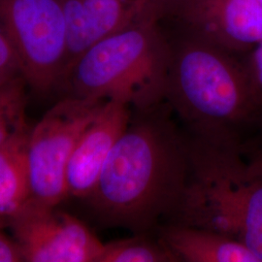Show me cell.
<instances>
[{
  "label": "cell",
  "instance_id": "277c9868",
  "mask_svg": "<svg viewBox=\"0 0 262 262\" xmlns=\"http://www.w3.org/2000/svg\"><path fill=\"white\" fill-rule=\"evenodd\" d=\"M171 43L166 100L196 134L236 137L262 122L243 58L185 35Z\"/></svg>",
  "mask_w": 262,
  "mask_h": 262
},
{
  "label": "cell",
  "instance_id": "2e32d148",
  "mask_svg": "<svg viewBox=\"0 0 262 262\" xmlns=\"http://www.w3.org/2000/svg\"><path fill=\"white\" fill-rule=\"evenodd\" d=\"M243 59L253 94L262 110V40L251 52L244 55Z\"/></svg>",
  "mask_w": 262,
  "mask_h": 262
},
{
  "label": "cell",
  "instance_id": "5b68a950",
  "mask_svg": "<svg viewBox=\"0 0 262 262\" xmlns=\"http://www.w3.org/2000/svg\"><path fill=\"white\" fill-rule=\"evenodd\" d=\"M0 28L15 48L28 86L57 91L66 64V20L58 0H0Z\"/></svg>",
  "mask_w": 262,
  "mask_h": 262
},
{
  "label": "cell",
  "instance_id": "3957f363",
  "mask_svg": "<svg viewBox=\"0 0 262 262\" xmlns=\"http://www.w3.org/2000/svg\"><path fill=\"white\" fill-rule=\"evenodd\" d=\"M171 38L156 19L142 16L104 38L68 70L57 91L79 98L119 100L138 113L166 100Z\"/></svg>",
  "mask_w": 262,
  "mask_h": 262
},
{
  "label": "cell",
  "instance_id": "8992f818",
  "mask_svg": "<svg viewBox=\"0 0 262 262\" xmlns=\"http://www.w3.org/2000/svg\"><path fill=\"white\" fill-rule=\"evenodd\" d=\"M105 101L64 95L31 127L28 146L30 198L51 205L68 198V162Z\"/></svg>",
  "mask_w": 262,
  "mask_h": 262
},
{
  "label": "cell",
  "instance_id": "6da1fadb",
  "mask_svg": "<svg viewBox=\"0 0 262 262\" xmlns=\"http://www.w3.org/2000/svg\"><path fill=\"white\" fill-rule=\"evenodd\" d=\"M154 110L131 121L85 198L105 225L144 232L173 214L183 194L188 174L187 139Z\"/></svg>",
  "mask_w": 262,
  "mask_h": 262
},
{
  "label": "cell",
  "instance_id": "ba28073f",
  "mask_svg": "<svg viewBox=\"0 0 262 262\" xmlns=\"http://www.w3.org/2000/svg\"><path fill=\"white\" fill-rule=\"evenodd\" d=\"M57 205L32 198L5 222L28 262H98L102 243Z\"/></svg>",
  "mask_w": 262,
  "mask_h": 262
},
{
  "label": "cell",
  "instance_id": "ffe728a7",
  "mask_svg": "<svg viewBox=\"0 0 262 262\" xmlns=\"http://www.w3.org/2000/svg\"><path fill=\"white\" fill-rule=\"evenodd\" d=\"M257 2L259 3V5L262 7V0H257Z\"/></svg>",
  "mask_w": 262,
  "mask_h": 262
},
{
  "label": "cell",
  "instance_id": "ac0fdd59",
  "mask_svg": "<svg viewBox=\"0 0 262 262\" xmlns=\"http://www.w3.org/2000/svg\"><path fill=\"white\" fill-rule=\"evenodd\" d=\"M248 168L253 174L262 175V150L253 151V155L248 161Z\"/></svg>",
  "mask_w": 262,
  "mask_h": 262
},
{
  "label": "cell",
  "instance_id": "5bb4252c",
  "mask_svg": "<svg viewBox=\"0 0 262 262\" xmlns=\"http://www.w3.org/2000/svg\"><path fill=\"white\" fill-rule=\"evenodd\" d=\"M27 88L23 76L0 83V145L28 124L25 118Z\"/></svg>",
  "mask_w": 262,
  "mask_h": 262
},
{
  "label": "cell",
  "instance_id": "8fae6325",
  "mask_svg": "<svg viewBox=\"0 0 262 262\" xmlns=\"http://www.w3.org/2000/svg\"><path fill=\"white\" fill-rule=\"evenodd\" d=\"M159 241L176 261L259 262L239 241L195 226L174 223L163 229Z\"/></svg>",
  "mask_w": 262,
  "mask_h": 262
},
{
  "label": "cell",
  "instance_id": "9c48e42d",
  "mask_svg": "<svg viewBox=\"0 0 262 262\" xmlns=\"http://www.w3.org/2000/svg\"><path fill=\"white\" fill-rule=\"evenodd\" d=\"M131 122V108L119 100H106L76 144L66 170L68 197L85 199L97 183L114 146Z\"/></svg>",
  "mask_w": 262,
  "mask_h": 262
},
{
  "label": "cell",
  "instance_id": "44dd1931",
  "mask_svg": "<svg viewBox=\"0 0 262 262\" xmlns=\"http://www.w3.org/2000/svg\"><path fill=\"white\" fill-rule=\"evenodd\" d=\"M0 225H3V223H1V222H0Z\"/></svg>",
  "mask_w": 262,
  "mask_h": 262
},
{
  "label": "cell",
  "instance_id": "d6986e66",
  "mask_svg": "<svg viewBox=\"0 0 262 262\" xmlns=\"http://www.w3.org/2000/svg\"><path fill=\"white\" fill-rule=\"evenodd\" d=\"M254 143H255L256 145H258V148H257L256 150H254V151H256V150H262V130L261 133H260V135H259V138H258V142H254Z\"/></svg>",
  "mask_w": 262,
  "mask_h": 262
},
{
  "label": "cell",
  "instance_id": "7a4b0ae2",
  "mask_svg": "<svg viewBox=\"0 0 262 262\" xmlns=\"http://www.w3.org/2000/svg\"><path fill=\"white\" fill-rule=\"evenodd\" d=\"M187 141L188 174L175 223L228 236L262 262V175L250 172L236 137Z\"/></svg>",
  "mask_w": 262,
  "mask_h": 262
},
{
  "label": "cell",
  "instance_id": "52a82bcc",
  "mask_svg": "<svg viewBox=\"0 0 262 262\" xmlns=\"http://www.w3.org/2000/svg\"><path fill=\"white\" fill-rule=\"evenodd\" d=\"M142 16L173 24L177 34L196 38L238 56L262 40L257 0H143Z\"/></svg>",
  "mask_w": 262,
  "mask_h": 262
},
{
  "label": "cell",
  "instance_id": "4fadbf2b",
  "mask_svg": "<svg viewBox=\"0 0 262 262\" xmlns=\"http://www.w3.org/2000/svg\"><path fill=\"white\" fill-rule=\"evenodd\" d=\"M175 257L161 244L142 236L104 243L98 262H175Z\"/></svg>",
  "mask_w": 262,
  "mask_h": 262
},
{
  "label": "cell",
  "instance_id": "e0dca14e",
  "mask_svg": "<svg viewBox=\"0 0 262 262\" xmlns=\"http://www.w3.org/2000/svg\"><path fill=\"white\" fill-rule=\"evenodd\" d=\"M0 225V262L25 261L24 253L14 237L1 230Z\"/></svg>",
  "mask_w": 262,
  "mask_h": 262
},
{
  "label": "cell",
  "instance_id": "7c38bea8",
  "mask_svg": "<svg viewBox=\"0 0 262 262\" xmlns=\"http://www.w3.org/2000/svg\"><path fill=\"white\" fill-rule=\"evenodd\" d=\"M28 124L0 145V222L15 214L30 198Z\"/></svg>",
  "mask_w": 262,
  "mask_h": 262
},
{
  "label": "cell",
  "instance_id": "30bf717a",
  "mask_svg": "<svg viewBox=\"0 0 262 262\" xmlns=\"http://www.w3.org/2000/svg\"><path fill=\"white\" fill-rule=\"evenodd\" d=\"M58 1L63 12L67 34L62 81L71 66L90 48L140 19L143 7L142 0Z\"/></svg>",
  "mask_w": 262,
  "mask_h": 262
},
{
  "label": "cell",
  "instance_id": "9a60e30c",
  "mask_svg": "<svg viewBox=\"0 0 262 262\" xmlns=\"http://www.w3.org/2000/svg\"><path fill=\"white\" fill-rule=\"evenodd\" d=\"M21 75L19 56L12 42L0 28V83Z\"/></svg>",
  "mask_w": 262,
  "mask_h": 262
}]
</instances>
